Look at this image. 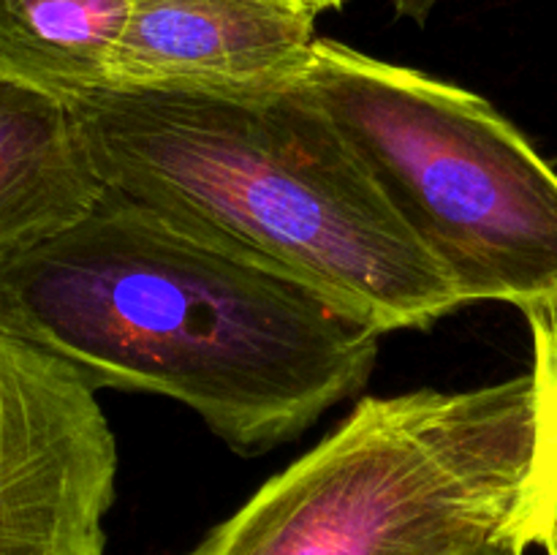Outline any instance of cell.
<instances>
[{
	"instance_id": "1",
	"label": "cell",
	"mask_w": 557,
	"mask_h": 555,
	"mask_svg": "<svg viewBox=\"0 0 557 555\" xmlns=\"http://www.w3.org/2000/svg\"><path fill=\"white\" fill-rule=\"evenodd\" d=\"M0 305L96 392L172 397L239 455L299 439L379 359L313 286L112 188L0 272Z\"/></svg>"
},
{
	"instance_id": "2",
	"label": "cell",
	"mask_w": 557,
	"mask_h": 555,
	"mask_svg": "<svg viewBox=\"0 0 557 555\" xmlns=\"http://www.w3.org/2000/svg\"><path fill=\"white\" fill-rule=\"evenodd\" d=\"M103 185L313 286L379 335L466 308L297 87L71 98Z\"/></svg>"
},
{
	"instance_id": "3",
	"label": "cell",
	"mask_w": 557,
	"mask_h": 555,
	"mask_svg": "<svg viewBox=\"0 0 557 555\" xmlns=\"http://www.w3.org/2000/svg\"><path fill=\"white\" fill-rule=\"evenodd\" d=\"M533 457L531 373L462 392L364 397L201 547L205 555H468L504 536L525 544Z\"/></svg>"
},
{
	"instance_id": "4",
	"label": "cell",
	"mask_w": 557,
	"mask_h": 555,
	"mask_svg": "<svg viewBox=\"0 0 557 555\" xmlns=\"http://www.w3.org/2000/svg\"><path fill=\"white\" fill-rule=\"evenodd\" d=\"M462 305L557 299V172L487 98L315 38L294 82Z\"/></svg>"
},
{
	"instance_id": "5",
	"label": "cell",
	"mask_w": 557,
	"mask_h": 555,
	"mask_svg": "<svg viewBox=\"0 0 557 555\" xmlns=\"http://www.w3.org/2000/svg\"><path fill=\"white\" fill-rule=\"evenodd\" d=\"M114 482L96 390L0 305V555H107Z\"/></svg>"
},
{
	"instance_id": "6",
	"label": "cell",
	"mask_w": 557,
	"mask_h": 555,
	"mask_svg": "<svg viewBox=\"0 0 557 555\" xmlns=\"http://www.w3.org/2000/svg\"><path fill=\"white\" fill-rule=\"evenodd\" d=\"M313 25L297 0H131L109 87L286 90L313 52Z\"/></svg>"
},
{
	"instance_id": "7",
	"label": "cell",
	"mask_w": 557,
	"mask_h": 555,
	"mask_svg": "<svg viewBox=\"0 0 557 555\" xmlns=\"http://www.w3.org/2000/svg\"><path fill=\"white\" fill-rule=\"evenodd\" d=\"M107 190L71 98L0 74V272Z\"/></svg>"
},
{
	"instance_id": "8",
	"label": "cell",
	"mask_w": 557,
	"mask_h": 555,
	"mask_svg": "<svg viewBox=\"0 0 557 555\" xmlns=\"http://www.w3.org/2000/svg\"><path fill=\"white\" fill-rule=\"evenodd\" d=\"M131 0H0V74L58 96L112 85Z\"/></svg>"
},
{
	"instance_id": "9",
	"label": "cell",
	"mask_w": 557,
	"mask_h": 555,
	"mask_svg": "<svg viewBox=\"0 0 557 555\" xmlns=\"http://www.w3.org/2000/svg\"><path fill=\"white\" fill-rule=\"evenodd\" d=\"M533 337V390H536V457L528 495V547L557 555V299L522 310Z\"/></svg>"
},
{
	"instance_id": "10",
	"label": "cell",
	"mask_w": 557,
	"mask_h": 555,
	"mask_svg": "<svg viewBox=\"0 0 557 555\" xmlns=\"http://www.w3.org/2000/svg\"><path fill=\"white\" fill-rule=\"evenodd\" d=\"M395 11L400 16H408L413 22H424L430 16V11L438 5V0H392Z\"/></svg>"
},
{
	"instance_id": "11",
	"label": "cell",
	"mask_w": 557,
	"mask_h": 555,
	"mask_svg": "<svg viewBox=\"0 0 557 555\" xmlns=\"http://www.w3.org/2000/svg\"><path fill=\"white\" fill-rule=\"evenodd\" d=\"M525 544L520 542L517 536H504V539H495V542L484 544V547L473 550L468 555H525Z\"/></svg>"
},
{
	"instance_id": "12",
	"label": "cell",
	"mask_w": 557,
	"mask_h": 555,
	"mask_svg": "<svg viewBox=\"0 0 557 555\" xmlns=\"http://www.w3.org/2000/svg\"><path fill=\"white\" fill-rule=\"evenodd\" d=\"M297 3H302L305 9L310 11V14H324V11H335V9H341L343 3H346V0H297Z\"/></svg>"
},
{
	"instance_id": "13",
	"label": "cell",
	"mask_w": 557,
	"mask_h": 555,
	"mask_svg": "<svg viewBox=\"0 0 557 555\" xmlns=\"http://www.w3.org/2000/svg\"><path fill=\"white\" fill-rule=\"evenodd\" d=\"M185 555H205V547H201V542H199L194 550H190V553H185Z\"/></svg>"
}]
</instances>
